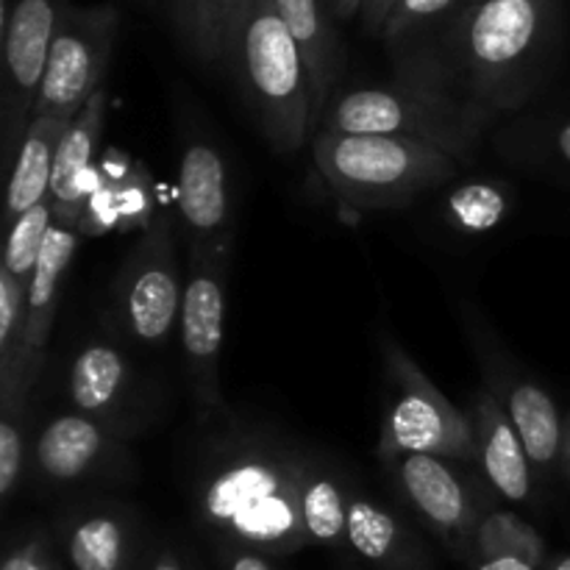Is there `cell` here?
<instances>
[{"instance_id": "15", "label": "cell", "mask_w": 570, "mask_h": 570, "mask_svg": "<svg viewBox=\"0 0 570 570\" xmlns=\"http://www.w3.org/2000/svg\"><path fill=\"white\" fill-rule=\"evenodd\" d=\"M476 465L493 493L510 504H523L532 493V462L493 390H479L471 410Z\"/></svg>"}, {"instance_id": "11", "label": "cell", "mask_w": 570, "mask_h": 570, "mask_svg": "<svg viewBox=\"0 0 570 570\" xmlns=\"http://www.w3.org/2000/svg\"><path fill=\"white\" fill-rule=\"evenodd\" d=\"M395 488L423 523L449 546H471L490 512L488 490L465 462L432 454H406L390 465Z\"/></svg>"}, {"instance_id": "38", "label": "cell", "mask_w": 570, "mask_h": 570, "mask_svg": "<svg viewBox=\"0 0 570 570\" xmlns=\"http://www.w3.org/2000/svg\"><path fill=\"white\" fill-rule=\"evenodd\" d=\"M566 445H568V460H570V423H568V434H566Z\"/></svg>"}, {"instance_id": "2", "label": "cell", "mask_w": 570, "mask_h": 570, "mask_svg": "<svg viewBox=\"0 0 570 570\" xmlns=\"http://www.w3.org/2000/svg\"><path fill=\"white\" fill-rule=\"evenodd\" d=\"M557 0H484L460 6L443 33V59L460 98L495 120L532 95L554 33Z\"/></svg>"}, {"instance_id": "36", "label": "cell", "mask_w": 570, "mask_h": 570, "mask_svg": "<svg viewBox=\"0 0 570 570\" xmlns=\"http://www.w3.org/2000/svg\"><path fill=\"white\" fill-rule=\"evenodd\" d=\"M150 570H184V568H181V562L176 560V557L165 554V557H159V560L154 562V568H150Z\"/></svg>"}, {"instance_id": "30", "label": "cell", "mask_w": 570, "mask_h": 570, "mask_svg": "<svg viewBox=\"0 0 570 570\" xmlns=\"http://www.w3.org/2000/svg\"><path fill=\"white\" fill-rule=\"evenodd\" d=\"M0 570H56V568L48 554V543H45L42 538H31L28 543H22L20 549H14L9 557H6L3 568Z\"/></svg>"}, {"instance_id": "32", "label": "cell", "mask_w": 570, "mask_h": 570, "mask_svg": "<svg viewBox=\"0 0 570 570\" xmlns=\"http://www.w3.org/2000/svg\"><path fill=\"white\" fill-rule=\"evenodd\" d=\"M228 570H273V568L267 566L265 557L254 554V551L248 549H239L237 554L232 557V566H228Z\"/></svg>"}, {"instance_id": "37", "label": "cell", "mask_w": 570, "mask_h": 570, "mask_svg": "<svg viewBox=\"0 0 570 570\" xmlns=\"http://www.w3.org/2000/svg\"><path fill=\"white\" fill-rule=\"evenodd\" d=\"M551 570H570V557H562V560L554 562V568Z\"/></svg>"}, {"instance_id": "6", "label": "cell", "mask_w": 570, "mask_h": 570, "mask_svg": "<svg viewBox=\"0 0 570 570\" xmlns=\"http://www.w3.org/2000/svg\"><path fill=\"white\" fill-rule=\"evenodd\" d=\"M384 367L395 395L379 434V460L390 468L406 454H432L473 465L471 415L456 410L393 340H384Z\"/></svg>"}, {"instance_id": "39", "label": "cell", "mask_w": 570, "mask_h": 570, "mask_svg": "<svg viewBox=\"0 0 570 570\" xmlns=\"http://www.w3.org/2000/svg\"><path fill=\"white\" fill-rule=\"evenodd\" d=\"M473 3H484V0H462V6H473Z\"/></svg>"}, {"instance_id": "10", "label": "cell", "mask_w": 570, "mask_h": 570, "mask_svg": "<svg viewBox=\"0 0 570 570\" xmlns=\"http://www.w3.org/2000/svg\"><path fill=\"white\" fill-rule=\"evenodd\" d=\"M65 0H3V156L17 159L48 70Z\"/></svg>"}, {"instance_id": "27", "label": "cell", "mask_w": 570, "mask_h": 570, "mask_svg": "<svg viewBox=\"0 0 570 570\" xmlns=\"http://www.w3.org/2000/svg\"><path fill=\"white\" fill-rule=\"evenodd\" d=\"M28 284L0 267V393L11 387L26 340Z\"/></svg>"}, {"instance_id": "25", "label": "cell", "mask_w": 570, "mask_h": 570, "mask_svg": "<svg viewBox=\"0 0 570 570\" xmlns=\"http://www.w3.org/2000/svg\"><path fill=\"white\" fill-rule=\"evenodd\" d=\"M510 189L495 181H468L449 193L443 204V217L454 232L479 237L501 226L512 204Z\"/></svg>"}, {"instance_id": "1", "label": "cell", "mask_w": 570, "mask_h": 570, "mask_svg": "<svg viewBox=\"0 0 570 570\" xmlns=\"http://www.w3.org/2000/svg\"><path fill=\"white\" fill-rule=\"evenodd\" d=\"M306 462L309 451L271 434H223L195 465L189 484L195 518L243 549H301L309 540L301 518Z\"/></svg>"}, {"instance_id": "13", "label": "cell", "mask_w": 570, "mask_h": 570, "mask_svg": "<svg viewBox=\"0 0 570 570\" xmlns=\"http://www.w3.org/2000/svg\"><path fill=\"white\" fill-rule=\"evenodd\" d=\"M120 454V426L81 412L56 415L33 443V473L48 488H67L111 471Z\"/></svg>"}, {"instance_id": "21", "label": "cell", "mask_w": 570, "mask_h": 570, "mask_svg": "<svg viewBox=\"0 0 570 570\" xmlns=\"http://www.w3.org/2000/svg\"><path fill=\"white\" fill-rule=\"evenodd\" d=\"M499 399L527 449L529 462L540 468L554 465L566 445V429H562V417L551 395L534 382L521 379L515 384L510 382V387Z\"/></svg>"}, {"instance_id": "35", "label": "cell", "mask_w": 570, "mask_h": 570, "mask_svg": "<svg viewBox=\"0 0 570 570\" xmlns=\"http://www.w3.org/2000/svg\"><path fill=\"white\" fill-rule=\"evenodd\" d=\"M248 0H226V20H228V37H232V28L234 22L239 20V14L245 11Z\"/></svg>"}, {"instance_id": "28", "label": "cell", "mask_w": 570, "mask_h": 570, "mask_svg": "<svg viewBox=\"0 0 570 570\" xmlns=\"http://www.w3.org/2000/svg\"><path fill=\"white\" fill-rule=\"evenodd\" d=\"M462 0H395L390 9L387 22L382 28V39L387 45H401L410 37H415L421 28L432 26L434 20L454 11V6Z\"/></svg>"}, {"instance_id": "7", "label": "cell", "mask_w": 570, "mask_h": 570, "mask_svg": "<svg viewBox=\"0 0 570 570\" xmlns=\"http://www.w3.org/2000/svg\"><path fill=\"white\" fill-rule=\"evenodd\" d=\"M187 273L178 265L167 217H154L111 282L109 321L128 343L161 345L181 321Z\"/></svg>"}, {"instance_id": "29", "label": "cell", "mask_w": 570, "mask_h": 570, "mask_svg": "<svg viewBox=\"0 0 570 570\" xmlns=\"http://www.w3.org/2000/svg\"><path fill=\"white\" fill-rule=\"evenodd\" d=\"M22 410L0 412V499L9 501L14 495L22 476L26 460V438H22Z\"/></svg>"}, {"instance_id": "14", "label": "cell", "mask_w": 570, "mask_h": 570, "mask_svg": "<svg viewBox=\"0 0 570 570\" xmlns=\"http://www.w3.org/2000/svg\"><path fill=\"white\" fill-rule=\"evenodd\" d=\"M178 215L189 245L234 239L226 159L204 137L184 142L181 161H178Z\"/></svg>"}, {"instance_id": "5", "label": "cell", "mask_w": 570, "mask_h": 570, "mask_svg": "<svg viewBox=\"0 0 570 570\" xmlns=\"http://www.w3.org/2000/svg\"><path fill=\"white\" fill-rule=\"evenodd\" d=\"M312 156L351 209H399L456 176L460 161L434 145L379 134L317 131Z\"/></svg>"}, {"instance_id": "4", "label": "cell", "mask_w": 570, "mask_h": 570, "mask_svg": "<svg viewBox=\"0 0 570 570\" xmlns=\"http://www.w3.org/2000/svg\"><path fill=\"white\" fill-rule=\"evenodd\" d=\"M226 65L267 142L278 154H298L312 137L309 70L273 0H248L228 37Z\"/></svg>"}, {"instance_id": "19", "label": "cell", "mask_w": 570, "mask_h": 570, "mask_svg": "<svg viewBox=\"0 0 570 570\" xmlns=\"http://www.w3.org/2000/svg\"><path fill=\"white\" fill-rule=\"evenodd\" d=\"M131 515L120 507H89L70 518L65 549L72 570H122L131 554Z\"/></svg>"}, {"instance_id": "20", "label": "cell", "mask_w": 570, "mask_h": 570, "mask_svg": "<svg viewBox=\"0 0 570 570\" xmlns=\"http://www.w3.org/2000/svg\"><path fill=\"white\" fill-rule=\"evenodd\" d=\"M70 122L53 117H37L28 126L17 159L11 165L9 193H6V223H14L22 212L33 209L50 195L56 154Z\"/></svg>"}, {"instance_id": "8", "label": "cell", "mask_w": 570, "mask_h": 570, "mask_svg": "<svg viewBox=\"0 0 570 570\" xmlns=\"http://www.w3.org/2000/svg\"><path fill=\"white\" fill-rule=\"evenodd\" d=\"M117 26L120 14L111 6H76L65 0L31 120H76L87 100L104 87Z\"/></svg>"}, {"instance_id": "3", "label": "cell", "mask_w": 570, "mask_h": 570, "mask_svg": "<svg viewBox=\"0 0 570 570\" xmlns=\"http://www.w3.org/2000/svg\"><path fill=\"white\" fill-rule=\"evenodd\" d=\"M490 122L493 117L456 95L438 50H412L399 61L393 81L340 95L321 131L421 139L468 165Z\"/></svg>"}, {"instance_id": "12", "label": "cell", "mask_w": 570, "mask_h": 570, "mask_svg": "<svg viewBox=\"0 0 570 570\" xmlns=\"http://www.w3.org/2000/svg\"><path fill=\"white\" fill-rule=\"evenodd\" d=\"M78 234L72 223L53 220L48 239H45L42 256H39L33 276L28 282L26 295V340H22V360L17 376L6 393H0V412L26 410V399L31 384L37 382L48 348L50 328H53L56 306L61 295V278L67 276L72 254H76Z\"/></svg>"}, {"instance_id": "26", "label": "cell", "mask_w": 570, "mask_h": 570, "mask_svg": "<svg viewBox=\"0 0 570 570\" xmlns=\"http://www.w3.org/2000/svg\"><path fill=\"white\" fill-rule=\"evenodd\" d=\"M56 220L53 200L45 198L33 209L22 212L14 223L9 226V243L3 250V271L17 276L20 282H31L33 267H37L39 256H42L45 239H48L50 226Z\"/></svg>"}, {"instance_id": "23", "label": "cell", "mask_w": 570, "mask_h": 570, "mask_svg": "<svg viewBox=\"0 0 570 570\" xmlns=\"http://www.w3.org/2000/svg\"><path fill=\"white\" fill-rule=\"evenodd\" d=\"M348 546L371 562H395L406 551V529L393 510L348 490Z\"/></svg>"}, {"instance_id": "24", "label": "cell", "mask_w": 570, "mask_h": 570, "mask_svg": "<svg viewBox=\"0 0 570 570\" xmlns=\"http://www.w3.org/2000/svg\"><path fill=\"white\" fill-rule=\"evenodd\" d=\"M195 59L215 65L228 56L226 0H161Z\"/></svg>"}, {"instance_id": "31", "label": "cell", "mask_w": 570, "mask_h": 570, "mask_svg": "<svg viewBox=\"0 0 570 570\" xmlns=\"http://www.w3.org/2000/svg\"><path fill=\"white\" fill-rule=\"evenodd\" d=\"M395 0H365V9H362V20H365V28L376 37H382V28L387 22L390 9H393Z\"/></svg>"}, {"instance_id": "16", "label": "cell", "mask_w": 570, "mask_h": 570, "mask_svg": "<svg viewBox=\"0 0 570 570\" xmlns=\"http://www.w3.org/2000/svg\"><path fill=\"white\" fill-rule=\"evenodd\" d=\"M134 390L137 373L131 362L115 343L104 340L83 345L67 373V401L72 412L115 426H120V415L131 406Z\"/></svg>"}, {"instance_id": "9", "label": "cell", "mask_w": 570, "mask_h": 570, "mask_svg": "<svg viewBox=\"0 0 570 570\" xmlns=\"http://www.w3.org/2000/svg\"><path fill=\"white\" fill-rule=\"evenodd\" d=\"M232 239L189 245L187 284L181 301V348L193 382L195 404L204 417L223 410L220 354L226 326V273Z\"/></svg>"}, {"instance_id": "33", "label": "cell", "mask_w": 570, "mask_h": 570, "mask_svg": "<svg viewBox=\"0 0 570 570\" xmlns=\"http://www.w3.org/2000/svg\"><path fill=\"white\" fill-rule=\"evenodd\" d=\"M328 6H332V11L337 20H351L354 14H362V9H365V0H328Z\"/></svg>"}, {"instance_id": "22", "label": "cell", "mask_w": 570, "mask_h": 570, "mask_svg": "<svg viewBox=\"0 0 570 570\" xmlns=\"http://www.w3.org/2000/svg\"><path fill=\"white\" fill-rule=\"evenodd\" d=\"M301 518L306 538L323 546L348 540V488L334 465L309 454L301 484Z\"/></svg>"}, {"instance_id": "18", "label": "cell", "mask_w": 570, "mask_h": 570, "mask_svg": "<svg viewBox=\"0 0 570 570\" xmlns=\"http://www.w3.org/2000/svg\"><path fill=\"white\" fill-rule=\"evenodd\" d=\"M106 106H109V95L100 87L87 100V106L78 111L76 120L65 131V137H61L48 195L53 200L56 220L72 223V226L78 223V215H81V178L87 173L89 161H92L95 148H98L106 120Z\"/></svg>"}, {"instance_id": "34", "label": "cell", "mask_w": 570, "mask_h": 570, "mask_svg": "<svg viewBox=\"0 0 570 570\" xmlns=\"http://www.w3.org/2000/svg\"><path fill=\"white\" fill-rule=\"evenodd\" d=\"M554 154L560 156L566 165H570V122H566V126H560L554 131Z\"/></svg>"}, {"instance_id": "17", "label": "cell", "mask_w": 570, "mask_h": 570, "mask_svg": "<svg viewBox=\"0 0 570 570\" xmlns=\"http://www.w3.org/2000/svg\"><path fill=\"white\" fill-rule=\"evenodd\" d=\"M278 17L298 42L312 83V131H321L332 106V89L340 72V45L323 0H273Z\"/></svg>"}]
</instances>
